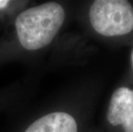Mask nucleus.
<instances>
[{
	"instance_id": "f257e3e1",
	"label": "nucleus",
	"mask_w": 133,
	"mask_h": 132,
	"mask_svg": "<svg viewBox=\"0 0 133 132\" xmlns=\"http://www.w3.org/2000/svg\"><path fill=\"white\" fill-rule=\"evenodd\" d=\"M64 16L63 7L54 2L22 11L16 20L20 43L30 51L46 46L60 29Z\"/></svg>"
},
{
	"instance_id": "f03ea898",
	"label": "nucleus",
	"mask_w": 133,
	"mask_h": 132,
	"mask_svg": "<svg viewBox=\"0 0 133 132\" xmlns=\"http://www.w3.org/2000/svg\"><path fill=\"white\" fill-rule=\"evenodd\" d=\"M93 29L104 36H119L133 30V8L126 0H96L90 7Z\"/></svg>"
},
{
	"instance_id": "7ed1b4c3",
	"label": "nucleus",
	"mask_w": 133,
	"mask_h": 132,
	"mask_svg": "<svg viewBox=\"0 0 133 132\" xmlns=\"http://www.w3.org/2000/svg\"><path fill=\"white\" fill-rule=\"evenodd\" d=\"M107 120L112 125H123L124 132H133V91L122 87L116 89L110 100Z\"/></svg>"
},
{
	"instance_id": "20e7f679",
	"label": "nucleus",
	"mask_w": 133,
	"mask_h": 132,
	"mask_svg": "<svg viewBox=\"0 0 133 132\" xmlns=\"http://www.w3.org/2000/svg\"><path fill=\"white\" fill-rule=\"evenodd\" d=\"M25 132H77V124L66 112H52L34 122Z\"/></svg>"
},
{
	"instance_id": "39448f33",
	"label": "nucleus",
	"mask_w": 133,
	"mask_h": 132,
	"mask_svg": "<svg viewBox=\"0 0 133 132\" xmlns=\"http://www.w3.org/2000/svg\"><path fill=\"white\" fill-rule=\"evenodd\" d=\"M7 4H8V1H0V8L6 6Z\"/></svg>"
},
{
	"instance_id": "423d86ee",
	"label": "nucleus",
	"mask_w": 133,
	"mask_h": 132,
	"mask_svg": "<svg viewBox=\"0 0 133 132\" xmlns=\"http://www.w3.org/2000/svg\"><path fill=\"white\" fill-rule=\"evenodd\" d=\"M131 60H132V64H133V52H132V56H131Z\"/></svg>"
}]
</instances>
